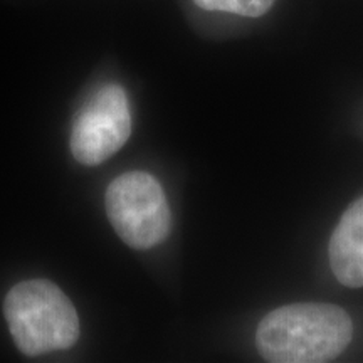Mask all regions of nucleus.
<instances>
[{"instance_id":"f257e3e1","label":"nucleus","mask_w":363,"mask_h":363,"mask_svg":"<svg viewBox=\"0 0 363 363\" xmlns=\"http://www.w3.org/2000/svg\"><path fill=\"white\" fill-rule=\"evenodd\" d=\"M353 325L343 308L328 303H294L262 318L256 331L261 357L272 363H321L342 355Z\"/></svg>"},{"instance_id":"f03ea898","label":"nucleus","mask_w":363,"mask_h":363,"mask_svg":"<svg viewBox=\"0 0 363 363\" xmlns=\"http://www.w3.org/2000/svg\"><path fill=\"white\" fill-rule=\"evenodd\" d=\"M9 330L17 348L29 357L66 350L78 342L79 318L56 284L29 279L16 284L4 301Z\"/></svg>"},{"instance_id":"7ed1b4c3","label":"nucleus","mask_w":363,"mask_h":363,"mask_svg":"<svg viewBox=\"0 0 363 363\" xmlns=\"http://www.w3.org/2000/svg\"><path fill=\"white\" fill-rule=\"evenodd\" d=\"M106 214L125 244L150 249L170 233L172 214L160 182L147 172L116 177L106 190Z\"/></svg>"},{"instance_id":"20e7f679","label":"nucleus","mask_w":363,"mask_h":363,"mask_svg":"<svg viewBox=\"0 0 363 363\" xmlns=\"http://www.w3.org/2000/svg\"><path fill=\"white\" fill-rule=\"evenodd\" d=\"M131 111L125 89L104 84L94 91L76 115L71 131V152L76 162L96 167L128 142Z\"/></svg>"},{"instance_id":"39448f33","label":"nucleus","mask_w":363,"mask_h":363,"mask_svg":"<svg viewBox=\"0 0 363 363\" xmlns=\"http://www.w3.org/2000/svg\"><path fill=\"white\" fill-rule=\"evenodd\" d=\"M330 264L343 286L363 288V197L345 211L333 230Z\"/></svg>"},{"instance_id":"423d86ee","label":"nucleus","mask_w":363,"mask_h":363,"mask_svg":"<svg viewBox=\"0 0 363 363\" xmlns=\"http://www.w3.org/2000/svg\"><path fill=\"white\" fill-rule=\"evenodd\" d=\"M203 11L230 12L242 17H261L269 11L274 0H194Z\"/></svg>"}]
</instances>
